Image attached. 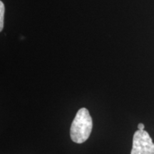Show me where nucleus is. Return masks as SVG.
<instances>
[{
  "instance_id": "nucleus-2",
  "label": "nucleus",
  "mask_w": 154,
  "mask_h": 154,
  "mask_svg": "<svg viewBox=\"0 0 154 154\" xmlns=\"http://www.w3.org/2000/svg\"><path fill=\"white\" fill-rule=\"evenodd\" d=\"M131 154H154V143L147 131L138 129L134 133Z\"/></svg>"
},
{
  "instance_id": "nucleus-3",
  "label": "nucleus",
  "mask_w": 154,
  "mask_h": 154,
  "mask_svg": "<svg viewBox=\"0 0 154 154\" xmlns=\"http://www.w3.org/2000/svg\"><path fill=\"white\" fill-rule=\"evenodd\" d=\"M5 5L2 2H0V31L4 28V16H5Z\"/></svg>"
},
{
  "instance_id": "nucleus-1",
  "label": "nucleus",
  "mask_w": 154,
  "mask_h": 154,
  "mask_svg": "<svg viewBox=\"0 0 154 154\" xmlns=\"http://www.w3.org/2000/svg\"><path fill=\"white\" fill-rule=\"evenodd\" d=\"M93 128V121L86 108L77 112L70 128L71 138L74 143H83L89 138Z\"/></svg>"
},
{
  "instance_id": "nucleus-4",
  "label": "nucleus",
  "mask_w": 154,
  "mask_h": 154,
  "mask_svg": "<svg viewBox=\"0 0 154 154\" xmlns=\"http://www.w3.org/2000/svg\"><path fill=\"white\" fill-rule=\"evenodd\" d=\"M144 127H145V126H144V124H142V123H140V124H138V128L139 130H144Z\"/></svg>"
}]
</instances>
